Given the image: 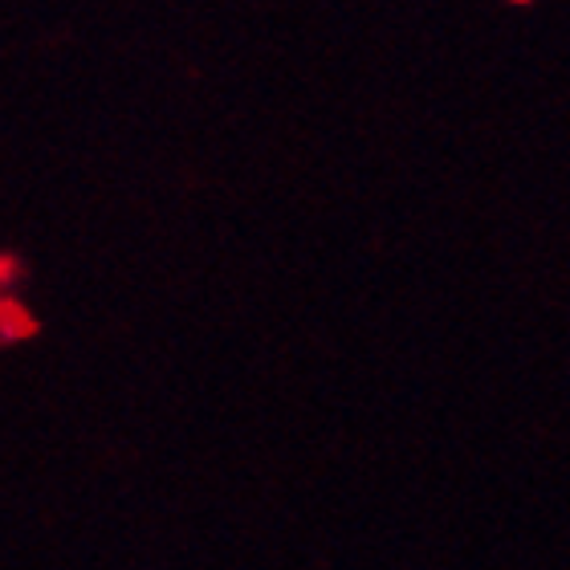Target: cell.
Returning a JSON list of instances; mask_svg holds the SVG:
<instances>
[{"mask_svg": "<svg viewBox=\"0 0 570 570\" xmlns=\"http://www.w3.org/2000/svg\"><path fill=\"white\" fill-rule=\"evenodd\" d=\"M510 4H530V0H510Z\"/></svg>", "mask_w": 570, "mask_h": 570, "instance_id": "6da1fadb", "label": "cell"}]
</instances>
